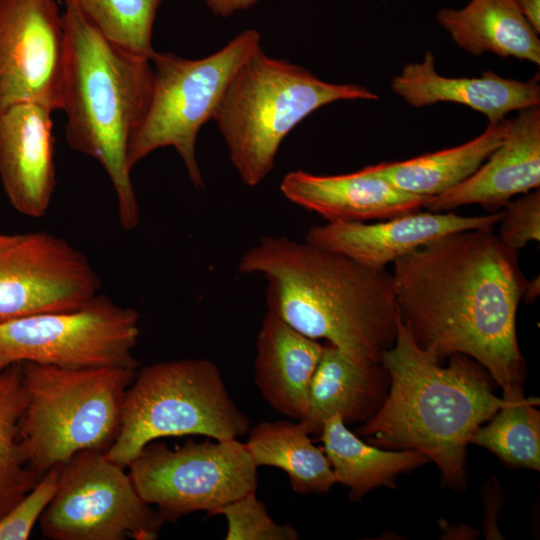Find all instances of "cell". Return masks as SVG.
Instances as JSON below:
<instances>
[{
	"mask_svg": "<svg viewBox=\"0 0 540 540\" xmlns=\"http://www.w3.org/2000/svg\"><path fill=\"white\" fill-rule=\"evenodd\" d=\"M508 119L489 123L476 138L448 149L404 161L371 165L373 171L397 188L430 198L470 177L500 146Z\"/></svg>",
	"mask_w": 540,
	"mask_h": 540,
	"instance_id": "cell-23",
	"label": "cell"
},
{
	"mask_svg": "<svg viewBox=\"0 0 540 540\" xmlns=\"http://www.w3.org/2000/svg\"><path fill=\"white\" fill-rule=\"evenodd\" d=\"M67 66L62 109L69 147L95 159L114 188L125 231L140 222V207L127 164L130 138L149 102V58L108 40L75 8L65 4Z\"/></svg>",
	"mask_w": 540,
	"mask_h": 540,
	"instance_id": "cell-4",
	"label": "cell"
},
{
	"mask_svg": "<svg viewBox=\"0 0 540 540\" xmlns=\"http://www.w3.org/2000/svg\"><path fill=\"white\" fill-rule=\"evenodd\" d=\"M238 271L263 275L269 310L357 364H380L395 342L398 311L386 268L362 265L306 241L265 236L242 255Z\"/></svg>",
	"mask_w": 540,
	"mask_h": 540,
	"instance_id": "cell-2",
	"label": "cell"
},
{
	"mask_svg": "<svg viewBox=\"0 0 540 540\" xmlns=\"http://www.w3.org/2000/svg\"><path fill=\"white\" fill-rule=\"evenodd\" d=\"M380 364L389 375V390L358 434L377 447L420 451L447 484L463 488L472 435L510 399L493 393L490 374L468 356L453 354L449 365L441 366L433 352L416 344L399 315L395 342Z\"/></svg>",
	"mask_w": 540,
	"mask_h": 540,
	"instance_id": "cell-3",
	"label": "cell"
},
{
	"mask_svg": "<svg viewBox=\"0 0 540 540\" xmlns=\"http://www.w3.org/2000/svg\"><path fill=\"white\" fill-rule=\"evenodd\" d=\"M227 520L226 540H296L299 533L290 524H278L268 514L266 507L249 493L215 511Z\"/></svg>",
	"mask_w": 540,
	"mask_h": 540,
	"instance_id": "cell-28",
	"label": "cell"
},
{
	"mask_svg": "<svg viewBox=\"0 0 540 540\" xmlns=\"http://www.w3.org/2000/svg\"><path fill=\"white\" fill-rule=\"evenodd\" d=\"M320 440L336 483L349 488V497L355 501L374 488L394 487L398 475L429 461L417 450L389 451L364 442L339 415L324 420Z\"/></svg>",
	"mask_w": 540,
	"mask_h": 540,
	"instance_id": "cell-22",
	"label": "cell"
},
{
	"mask_svg": "<svg viewBox=\"0 0 540 540\" xmlns=\"http://www.w3.org/2000/svg\"><path fill=\"white\" fill-rule=\"evenodd\" d=\"M503 397L510 402L486 426H480L470 443L494 453L505 464L540 470V413L536 398H526L522 388Z\"/></svg>",
	"mask_w": 540,
	"mask_h": 540,
	"instance_id": "cell-25",
	"label": "cell"
},
{
	"mask_svg": "<svg viewBox=\"0 0 540 540\" xmlns=\"http://www.w3.org/2000/svg\"><path fill=\"white\" fill-rule=\"evenodd\" d=\"M139 313L97 294L83 307L0 324V370L31 362L63 368L137 369Z\"/></svg>",
	"mask_w": 540,
	"mask_h": 540,
	"instance_id": "cell-10",
	"label": "cell"
},
{
	"mask_svg": "<svg viewBox=\"0 0 540 540\" xmlns=\"http://www.w3.org/2000/svg\"><path fill=\"white\" fill-rule=\"evenodd\" d=\"M378 98L361 85L325 82L260 46L232 77L212 120L240 179L255 187L272 172L285 137L312 112L336 101Z\"/></svg>",
	"mask_w": 540,
	"mask_h": 540,
	"instance_id": "cell-5",
	"label": "cell"
},
{
	"mask_svg": "<svg viewBox=\"0 0 540 540\" xmlns=\"http://www.w3.org/2000/svg\"><path fill=\"white\" fill-rule=\"evenodd\" d=\"M502 216L503 211L461 216L419 210L373 223L332 222L314 226L307 231L304 241L371 268H386L441 236L470 229H493Z\"/></svg>",
	"mask_w": 540,
	"mask_h": 540,
	"instance_id": "cell-14",
	"label": "cell"
},
{
	"mask_svg": "<svg viewBox=\"0 0 540 540\" xmlns=\"http://www.w3.org/2000/svg\"><path fill=\"white\" fill-rule=\"evenodd\" d=\"M498 238L519 251L532 241L540 240L539 188L522 194L504 205Z\"/></svg>",
	"mask_w": 540,
	"mask_h": 540,
	"instance_id": "cell-30",
	"label": "cell"
},
{
	"mask_svg": "<svg viewBox=\"0 0 540 540\" xmlns=\"http://www.w3.org/2000/svg\"><path fill=\"white\" fill-rule=\"evenodd\" d=\"M391 89L408 104L420 108L438 102L465 105L498 123L514 110L540 104L538 75L528 82L503 78L492 71L480 77L451 78L438 74L435 57L427 51L421 63H409L394 77Z\"/></svg>",
	"mask_w": 540,
	"mask_h": 540,
	"instance_id": "cell-18",
	"label": "cell"
},
{
	"mask_svg": "<svg viewBox=\"0 0 540 540\" xmlns=\"http://www.w3.org/2000/svg\"><path fill=\"white\" fill-rule=\"evenodd\" d=\"M73 5L108 40L151 58L152 31L163 0H63Z\"/></svg>",
	"mask_w": 540,
	"mask_h": 540,
	"instance_id": "cell-27",
	"label": "cell"
},
{
	"mask_svg": "<svg viewBox=\"0 0 540 540\" xmlns=\"http://www.w3.org/2000/svg\"><path fill=\"white\" fill-rule=\"evenodd\" d=\"M437 21L472 55L491 52L540 64L539 34L512 0H470L461 9L439 10Z\"/></svg>",
	"mask_w": 540,
	"mask_h": 540,
	"instance_id": "cell-21",
	"label": "cell"
},
{
	"mask_svg": "<svg viewBox=\"0 0 540 540\" xmlns=\"http://www.w3.org/2000/svg\"><path fill=\"white\" fill-rule=\"evenodd\" d=\"M475 173L453 188L430 197L424 208L443 212L481 204L500 207L540 186V108L523 109L508 119L503 142Z\"/></svg>",
	"mask_w": 540,
	"mask_h": 540,
	"instance_id": "cell-17",
	"label": "cell"
},
{
	"mask_svg": "<svg viewBox=\"0 0 540 540\" xmlns=\"http://www.w3.org/2000/svg\"><path fill=\"white\" fill-rule=\"evenodd\" d=\"M323 347L267 310L256 339L254 379L276 411L296 421L304 420Z\"/></svg>",
	"mask_w": 540,
	"mask_h": 540,
	"instance_id": "cell-19",
	"label": "cell"
},
{
	"mask_svg": "<svg viewBox=\"0 0 540 540\" xmlns=\"http://www.w3.org/2000/svg\"><path fill=\"white\" fill-rule=\"evenodd\" d=\"M35 103L0 112V182L12 207L31 218L50 207L56 179L51 113Z\"/></svg>",
	"mask_w": 540,
	"mask_h": 540,
	"instance_id": "cell-15",
	"label": "cell"
},
{
	"mask_svg": "<svg viewBox=\"0 0 540 540\" xmlns=\"http://www.w3.org/2000/svg\"><path fill=\"white\" fill-rule=\"evenodd\" d=\"M125 468L85 450L60 466L57 490L40 517L51 540H156L164 520L140 497Z\"/></svg>",
	"mask_w": 540,
	"mask_h": 540,
	"instance_id": "cell-11",
	"label": "cell"
},
{
	"mask_svg": "<svg viewBox=\"0 0 540 540\" xmlns=\"http://www.w3.org/2000/svg\"><path fill=\"white\" fill-rule=\"evenodd\" d=\"M540 293V279L537 276L531 281H527L523 298L525 302H533L539 296Z\"/></svg>",
	"mask_w": 540,
	"mask_h": 540,
	"instance_id": "cell-33",
	"label": "cell"
},
{
	"mask_svg": "<svg viewBox=\"0 0 540 540\" xmlns=\"http://www.w3.org/2000/svg\"><path fill=\"white\" fill-rule=\"evenodd\" d=\"M389 375L381 364L360 365L327 343L314 372L309 408L302 422L320 434L324 420L339 415L345 424L365 423L382 406Z\"/></svg>",
	"mask_w": 540,
	"mask_h": 540,
	"instance_id": "cell-20",
	"label": "cell"
},
{
	"mask_svg": "<svg viewBox=\"0 0 540 540\" xmlns=\"http://www.w3.org/2000/svg\"><path fill=\"white\" fill-rule=\"evenodd\" d=\"M250 421L231 399L214 362L203 358L161 361L143 367L127 388L116 440L105 453L127 468L149 443L203 435L238 439Z\"/></svg>",
	"mask_w": 540,
	"mask_h": 540,
	"instance_id": "cell-7",
	"label": "cell"
},
{
	"mask_svg": "<svg viewBox=\"0 0 540 540\" xmlns=\"http://www.w3.org/2000/svg\"><path fill=\"white\" fill-rule=\"evenodd\" d=\"M208 8L217 16L228 17L233 13L248 9L259 0H204Z\"/></svg>",
	"mask_w": 540,
	"mask_h": 540,
	"instance_id": "cell-31",
	"label": "cell"
},
{
	"mask_svg": "<svg viewBox=\"0 0 540 540\" xmlns=\"http://www.w3.org/2000/svg\"><path fill=\"white\" fill-rule=\"evenodd\" d=\"M255 29L236 35L220 50L201 59H187L170 52L150 58L153 84L146 110L128 145L127 164L135 167L162 147H173L191 183L203 188L196 158L197 136L213 119L216 108L241 64L261 46Z\"/></svg>",
	"mask_w": 540,
	"mask_h": 540,
	"instance_id": "cell-8",
	"label": "cell"
},
{
	"mask_svg": "<svg viewBox=\"0 0 540 540\" xmlns=\"http://www.w3.org/2000/svg\"><path fill=\"white\" fill-rule=\"evenodd\" d=\"M67 39L55 0H0V112L19 103L61 110Z\"/></svg>",
	"mask_w": 540,
	"mask_h": 540,
	"instance_id": "cell-13",
	"label": "cell"
},
{
	"mask_svg": "<svg viewBox=\"0 0 540 540\" xmlns=\"http://www.w3.org/2000/svg\"><path fill=\"white\" fill-rule=\"evenodd\" d=\"M18 234L7 235L0 234V248L11 244L17 238Z\"/></svg>",
	"mask_w": 540,
	"mask_h": 540,
	"instance_id": "cell-34",
	"label": "cell"
},
{
	"mask_svg": "<svg viewBox=\"0 0 540 540\" xmlns=\"http://www.w3.org/2000/svg\"><path fill=\"white\" fill-rule=\"evenodd\" d=\"M25 407L20 364L0 370V518L40 479L25 462L18 424Z\"/></svg>",
	"mask_w": 540,
	"mask_h": 540,
	"instance_id": "cell-26",
	"label": "cell"
},
{
	"mask_svg": "<svg viewBox=\"0 0 540 540\" xmlns=\"http://www.w3.org/2000/svg\"><path fill=\"white\" fill-rule=\"evenodd\" d=\"M534 30L540 32V0H512Z\"/></svg>",
	"mask_w": 540,
	"mask_h": 540,
	"instance_id": "cell-32",
	"label": "cell"
},
{
	"mask_svg": "<svg viewBox=\"0 0 540 540\" xmlns=\"http://www.w3.org/2000/svg\"><path fill=\"white\" fill-rule=\"evenodd\" d=\"M202 442L188 439L169 448L151 442L127 466L140 497L155 505L164 522L217 509L256 492L257 466L238 439Z\"/></svg>",
	"mask_w": 540,
	"mask_h": 540,
	"instance_id": "cell-9",
	"label": "cell"
},
{
	"mask_svg": "<svg viewBox=\"0 0 540 540\" xmlns=\"http://www.w3.org/2000/svg\"><path fill=\"white\" fill-rule=\"evenodd\" d=\"M60 466L48 470L34 487L0 518V540H26L52 500Z\"/></svg>",
	"mask_w": 540,
	"mask_h": 540,
	"instance_id": "cell-29",
	"label": "cell"
},
{
	"mask_svg": "<svg viewBox=\"0 0 540 540\" xmlns=\"http://www.w3.org/2000/svg\"><path fill=\"white\" fill-rule=\"evenodd\" d=\"M280 190L299 207L326 223L384 220L421 210L428 198L405 192L377 175L370 166L339 175L303 170L284 175Z\"/></svg>",
	"mask_w": 540,
	"mask_h": 540,
	"instance_id": "cell-16",
	"label": "cell"
},
{
	"mask_svg": "<svg viewBox=\"0 0 540 540\" xmlns=\"http://www.w3.org/2000/svg\"><path fill=\"white\" fill-rule=\"evenodd\" d=\"M19 364L25 407L18 441L37 477L78 452L105 454L119 433L124 396L136 369Z\"/></svg>",
	"mask_w": 540,
	"mask_h": 540,
	"instance_id": "cell-6",
	"label": "cell"
},
{
	"mask_svg": "<svg viewBox=\"0 0 540 540\" xmlns=\"http://www.w3.org/2000/svg\"><path fill=\"white\" fill-rule=\"evenodd\" d=\"M100 288V278L87 257L50 232L18 234L0 248V324L79 309Z\"/></svg>",
	"mask_w": 540,
	"mask_h": 540,
	"instance_id": "cell-12",
	"label": "cell"
},
{
	"mask_svg": "<svg viewBox=\"0 0 540 540\" xmlns=\"http://www.w3.org/2000/svg\"><path fill=\"white\" fill-rule=\"evenodd\" d=\"M309 435L302 421L262 422L251 429L245 446L257 467L283 470L296 493L321 494L336 481L324 450Z\"/></svg>",
	"mask_w": 540,
	"mask_h": 540,
	"instance_id": "cell-24",
	"label": "cell"
},
{
	"mask_svg": "<svg viewBox=\"0 0 540 540\" xmlns=\"http://www.w3.org/2000/svg\"><path fill=\"white\" fill-rule=\"evenodd\" d=\"M401 322L439 360L463 354L479 363L503 392L522 387L516 315L525 291L518 251L493 229L434 239L393 263Z\"/></svg>",
	"mask_w": 540,
	"mask_h": 540,
	"instance_id": "cell-1",
	"label": "cell"
}]
</instances>
